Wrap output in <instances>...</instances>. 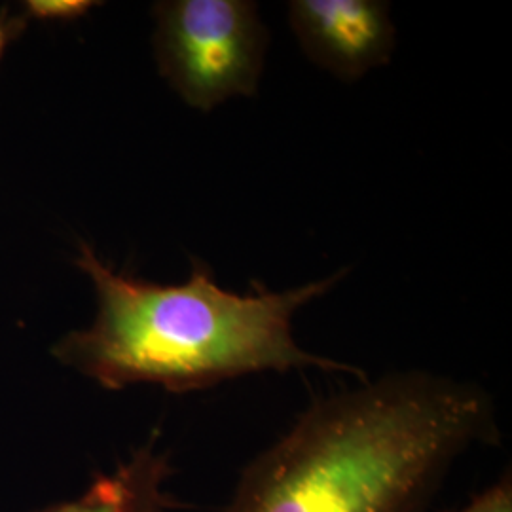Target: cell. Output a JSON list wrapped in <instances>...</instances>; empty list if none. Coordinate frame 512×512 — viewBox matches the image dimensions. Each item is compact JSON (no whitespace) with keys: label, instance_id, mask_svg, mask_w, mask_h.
Here are the masks:
<instances>
[{"label":"cell","instance_id":"4","mask_svg":"<svg viewBox=\"0 0 512 512\" xmlns=\"http://www.w3.org/2000/svg\"><path fill=\"white\" fill-rule=\"evenodd\" d=\"M287 19L302 54L342 82L391 63L397 27L384 0H293Z\"/></svg>","mask_w":512,"mask_h":512},{"label":"cell","instance_id":"7","mask_svg":"<svg viewBox=\"0 0 512 512\" xmlns=\"http://www.w3.org/2000/svg\"><path fill=\"white\" fill-rule=\"evenodd\" d=\"M456 512H512V476L505 471L492 486L475 495Z\"/></svg>","mask_w":512,"mask_h":512},{"label":"cell","instance_id":"2","mask_svg":"<svg viewBox=\"0 0 512 512\" xmlns=\"http://www.w3.org/2000/svg\"><path fill=\"white\" fill-rule=\"evenodd\" d=\"M76 266L92 281L97 315L52 353L103 389L156 384L192 393L251 374L306 368L368 380L361 368L315 355L294 338L296 313L329 294L348 266L287 291L253 281L249 293L224 289L211 266L196 258L190 275L173 285L116 272L84 241Z\"/></svg>","mask_w":512,"mask_h":512},{"label":"cell","instance_id":"8","mask_svg":"<svg viewBox=\"0 0 512 512\" xmlns=\"http://www.w3.org/2000/svg\"><path fill=\"white\" fill-rule=\"evenodd\" d=\"M25 27H27L25 14L14 16V14H10L8 8H4V10L0 12V57H2L4 50H6L14 40H18L19 35L25 31Z\"/></svg>","mask_w":512,"mask_h":512},{"label":"cell","instance_id":"6","mask_svg":"<svg viewBox=\"0 0 512 512\" xmlns=\"http://www.w3.org/2000/svg\"><path fill=\"white\" fill-rule=\"evenodd\" d=\"M97 2L92 0H29L23 4V14L29 19L73 21L86 16Z\"/></svg>","mask_w":512,"mask_h":512},{"label":"cell","instance_id":"1","mask_svg":"<svg viewBox=\"0 0 512 512\" xmlns=\"http://www.w3.org/2000/svg\"><path fill=\"white\" fill-rule=\"evenodd\" d=\"M497 440L484 387L391 372L306 408L245 467L226 512H423L465 452Z\"/></svg>","mask_w":512,"mask_h":512},{"label":"cell","instance_id":"5","mask_svg":"<svg viewBox=\"0 0 512 512\" xmlns=\"http://www.w3.org/2000/svg\"><path fill=\"white\" fill-rule=\"evenodd\" d=\"M169 475V456L152 440L110 475L97 476L78 499L42 512H169L173 507L165 492Z\"/></svg>","mask_w":512,"mask_h":512},{"label":"cell","instance_id":"3","mask_svg":"<svg viewBox=\"0 0 512 512\" xmlns=\"http://www.w3.org/2000/svg\"><path fill=\"white\" fill-rule=\"evenodd\" d=\"M158 73L190 109L256 97L270 31L253 0H162L152 8Z\"/></svg>","mask_w":512,"mask_h":512}]
</instances>
